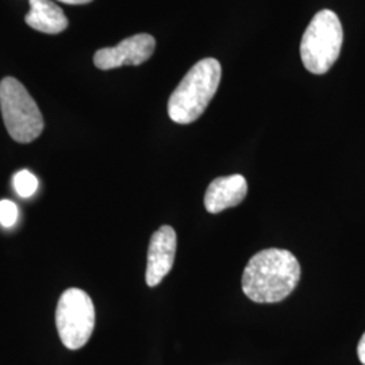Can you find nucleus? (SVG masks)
<instances>
[{
  "label": "nucleus",
  "mask_w": 365,
  "mask_h": 365,
  "mask_svg": "<svg viewBox=\"0 0 365 365\" xmlns=\"http://www.w3.org/2000/svg\"><path fill=\"white\" fill-rule=\"evenodd\" d=\"M299 280V261L289 250L264 249L248 261L242 291L256 303H277L287 298Z\"/></svg>",
  "instance_id": "f257e3e1"
},
{
  "label": "nucleus",
  "mask_w": 365,
  "mask_h": 365,
  "mask_svg": "<svg viewBox=\"0 0 365 365\" xmlns=\"http://www.w3.org/2000/svg\"><path fill=\"white\" fill-rule=\"evenodd\" d=\"M221 76V64L215 58H205L196 63L170 95V119L180 125H188L199 119L218 91Z\"/></svg>",
  "instance_id": "f03ea898"
},
{
  "label": "nucleus",
  "mask_w": 365,
  "mask_h": 365,
  "mask_svg": "<svg viewBox=\"0 0 365 365\" xmlns=\"http://www.w3.org/2000/svg\"><path fill=\"white\" fill-rule=\"evenodd\" d=\"M344 31L337 14L322 10L315 14L300 42V58L314 75H324L337 61Z\"/></svg>",
  "instance_id": "7ed1b4c3"
},
{
  "label": "nucleus",
  "mask_w": 365,
  "mask_h": 365,
  "mask_svg": "<svg viewBox=\"0 0 365 365\" xmlns=\"http://www.w3.org/2000/svg\"><path fill=\"white\" fill-rule=\"evenodd\" d=\"M0 110L14 141L29 144L43 131V118L25 86L15 78L0 81Z\"/></svg>",
  "instance_id": "20e7f679"
},
{
  "label": "nucleus",
  "mask_w": 365,
  "mask_h": 365,
  "mask_svg": "<svg viewBox=\"0 0 365 365\" xmlns=\"http://www.w3.org/2000/svg\"><path fill=\"white\" fill-rule=\"evenodd\" d=\"M56 327L61 342L71 351H78L90 341L95 307L86 291L69 288L63 292L56 309Z\"/></svg>",
  "instance_id": "39448f33"
},
{
  "label": "nucleus",
  "mask_w": 365,
  "mask_h": 365,
  "mask_svg": "<svg viewBox=\"0 0 365 365\" xmlns=\"http://www.w3.org/2000/svg\"><path fill=\"white\" fill-rule=\"evenodd\" d=\"M156 39L150 34H135L123 39L114 48L99 49L93 56V64L102 71L123 66H141L155 52Z\"/></svg>",
  "instance_id": "423d86ee"
},
{
  "label": "nucleus",
  "mask_w": 365,
  "mask_h": 365,
  "mask_svg": "<svg viewBox=\"0 0 365 365\" xmlns=\"http://www.w3.org/2000/svg\"><path fill=\"white\" fill-rule=\"evenodd\" d=\"M176 247L178 237L170 226H161L152 235L146 264V284L149 287H156L170 274L175 262Z\"/></svg>",
  "instance_id": "0eeeda50"
},
{
  "label": "nucleus",
  "mask_w": 365,
  "mask_h": 365,
  "mask_svg": "<svg viewBox=\"0 0 365 365\" xmlns=\"http://www.w3.org/2000/svg\"><path fill=\"white\" fill-rule=\"evenodd\" d=\"M248 194V182L242 175L217 178L205 194V207L211 214L238 206Z\"/></svg>",
  "instance_id": "6e6552de"
},
{
  "label": "nucleus",
  "mask_w": 365,
  "mask_h": 365,
  "mask_svg": "<svg viewBox=\"0 0 365 365\" xmlns=\"http://www.w3.org/2000/svg\"><path fill=\"white\" fill-rule=\"evenodd\" d=\"M30 11L25 16L27 25L45 34H58L68 27L61 7L52 0H29Z\"/></svg>",
  "instance_id": "1a4fd4ad"
},
{
  "label": "nucleus",
  "mask_w": 365,
  "mask_h": 365,
  "mask_svg": "<svg viewBox=\"0 0 365 365\" xmlns=\"http://www.w3.org/2000/svg\"><path fill=\"white\" fill-rule=\"evenodd\" d=\"M13 184L18 195L29 197L36 194L38 188V179L30 170H19L14 175Z\"/></svg>",
  "instance_id": "9d476101"
},
{
  "label": "nucleus",
  "mask_w": 365,
  "mask_h": 365,
  "mask_svg": "<svg viewBox=\"0 0 365 365\" xmlns=\"http://www.w3.org/2000/svg\"><path fill=\"white\" fill-rule=\"evenodd\" d=\"M18 207L13 200L3 199L0 200V225L6 229L13 227L18 221Z\"/></svg>",
  "instance_id": "9b49d317"
},
{
  "label": "nucleus",
  "mask_w": 365,
  "mask_h": 365,
  "mask_svg": "<svg viewBox=\"0 0 365 365\" xmlns=\"http://www.w3.org/2000/svg\"><path fill=\"white\" fill-rule=\"evenodd\" d=\"M357 356H359V360L361 361V364L365 365V333L363 334V337L360 339V341H359Z\"/></svg>",
  "instance_id": "f8f14e48"
},
{
  "label": "nucleus",
  "mask_w": 365,
  "mask_h": 365,
  "mask_svg": "<svg viewBox=\"0 0 365 365\" xmlns=\"http://www.w3.org/2000/svg\"><path fill=\"white\" fill-rule=\"evenodd\" d=\"M58 1H63L66 4H87V3H91L92 0H58Z\"/></svg>",
  "instance_id": "ddd939ff"
}]
</instances>
